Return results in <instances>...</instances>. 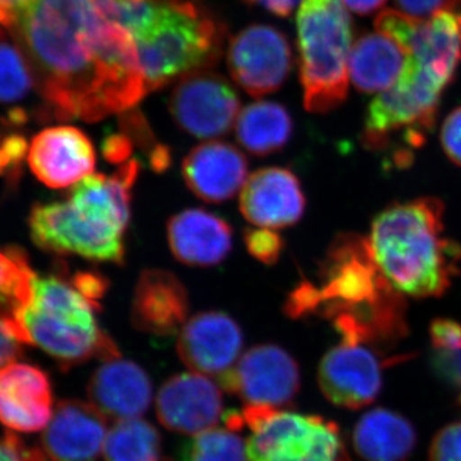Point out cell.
Masks as SVG:
<instances>
[{"label":"cell","instance_id":"obj_20","mask_svg":"<svg viewBox=\"0 0 461 461\" xmlns=\"http://www.w3.org/2000/svg\"><path fill=\"white\" fill-rule=\"evenodd\" d=\"M189 294L177 276L163 269H147L136 284L132 300V324L157 338H172L186 324Z\"/></svg>","mask_w":461,"mask_h":461},{"label":"cell","instance_id":"obj_29","mask_svg":"<svg viewBox=\"0 0 461 461\" xmlns=\"http://www.w3.org/2000/svg\"><path fill=\"white\" fill-rule=\"evenodd\" d=\"M241 430L211 429L199 433L184 448V461H248Z\"/></svg>","mask_w":461,"mask_h":461},{"label":"cell","instance_id":"obj_47","mask_svg":"<svg viewBox=\"0 0 461 461\" xmlns=\"http://www.w3.org/2000/svg\"><path fill=\"white\" fill-rule=\"evenodd\" d=\"M460 30H461V14H460Z\"/></svg>","mask_w":461,"mask_h":461},{"label":"cell","instance_id":"obj_4","mask_svg":"<svg viewBox=\"0 0 461 461\" xmlns=\"http://www.w3.org/2000/svg\"><path fill=\"white\" fill-rule=\"evenodd\" d=\"M91 303L63 275L33 276L29 295L8 318L16 338L32 345L68 369L87 360L121 357L120 348L100 329Z\"/></svg>","mask_w":461,"mask_h":461},{"label":"cell","instance_id":"obj_22","mask_svg":"<svg viewBox=\"0 0 461 461\" xmlns=\"http://www.w3.org/2000/svg\"><path fill=\"white\" fill-rule=\"evenodd\" d=\"M248 159L238 148L222 141L198 145L182 163L187 187L206 203H223L241 191L248 180Z\"/></svg>","mask_w":461,"mask_h":461},{"label":"cell","instance_id":"obj_13","mask_svg":"<svg viewBox=\"0 0 461 461\" xmlns=\"http://www.w3.org/2000/svg\"><path fill=\"white\" fill-rule=\"evenodd\" d=\"M402 357L382 360L366 345L341 344L330 348L318 366V384L333 405L359 411L371 405L384 386V368Z\"/></svg>","mask_w":461,"mask_h":461},{"label":"cell","instance_id":"obj_10","mask_svg":"<svg viewBox=\"0 0 461 461\" xmlns=\"http://www.w3.org/2000/svg\"><path fill=\"white\" fill-rule=\"evenodd\" d=\"M169 111L182 131L215 139L227 135L238 121L240 99L226 78L203 69L180 78Z\"/></svg>","mask_w":461,"mask_h":461},{"label":"cell","instance_id":"obj_40","mask_svg":"<svg viewBox=\"0 0 461 461\" xmlns=\"http://www.w3.org/2000/svg\"><path fill=\"white\" fill-rule=\"evenodd\" d=\"M133 147H135V144L126 133L122 131L113 133V135L107 136L105 140L103 141V156L113 165H123L131 156Z\"/></svg>","mask_w":461,"mask_h":461},{"label":"cell","instance_id":"obj_42","mask_svg":"<svg viewBox=\"0 0 461 461\" xmlns=\"http://www.w3.org/2000/svg\"><path fill=\"white\" fill-rule=\"evenodd\" d=\"M32 0H0V26L14 29Z\"/></svg>","mask_w":461,"mask_h":461},{"label":"cell","instance_id":"obj_39","mask_svg":"<svg viewBox=\"0 0 461 461\" xmlns=\"http://www.w3.org/2000/svg\"><path fill=\"white\" fill-rule=\"evenodd\" d=\"M26 149L25 139L17 133L0 139V175L18 165L25 157Z\"/></svg>","mask_w":461,"mask_h":461},{"label":"cell","instance_id":"obj_2","mask_svg":"<svg viewBox=\"0 0 461 461\" xmlns=\"http://www.w3.org/2000/svg\"><path fill=\"white\" fill-rule=\"evenodd\" d=\"M290 318L321 315L342 341L388 348L409 333L406 303L384 277L368 239L344 233L333 240L321 269V285L304 281L285 304Z\"/></svg>","mask_w":461,"mask_h":461},{"label":"cell","instance_id":"obj_31","mask_svg":"<svg viewBox=\"0 0 461 461\" xmlns=\"http://www.w3.org/2000/svg\"><path fill=\"white\" fill-rule=\"evenodd\" d=\"M244 241L249 254L268 266L277 263L285 247L284 240L277 232L263 227L245 230Z\"/></svg>","mask_w":461,"mask_h":461},{"label":"cell","instance_id":"obj_1","mask_svg":"<svg viewBox=\"0 0 461 461\" xmlns=\"http://www.w3.org/2000/svg\"><path fill=\"white\" fill-rule=\"evenodd\" d=\"M12 30L56 120L98 122L149 93L131 32L94 0H32Z\"/></svg>","mask_w":461,"mask_h":461},{"label":"cell","instance_id":"obj_8","mask_svg":"<svg viewBox=\"0 0 461 461\" xmlns=\"http://www.w3.org/2000/svg\"><path fill=\"white\" fill-rule=\"evenodd\" d=\"M241 412L250 430L248 461H351L335 421L266 405Z\"/></svg>","mask_w":461,"mask_h":461},{"label":"cell","instance_id":"obj_32","mask_svg":"<svg viewBox=\"0 0 461 461\" xmlns=\"http://www.w3.org/2000/svg\"><path fill=\"white\" fill-rule=\"evenodd\" d=\"M429 461H461V421L447 424L433 437Z\"/></svg>","mask_w":461,"mask_h":461},{"label":"cell","instance_id":"obj_38","mask_svg":"<svg viewBox=\"0 0 461 461\" xmlns=\"http://www.w3.org/2000/svg\"><path fill=\"white\" fill-rule=\"evenodd\" d=\"M76 287L94 304L100 306V300L107 293L109 284L102 275L95 272H78L72 276Z\"/></svg>","mask_w":461,"mask_h":461},{"label":"cell","instance_id":"obj_26","mask_svg":"<svg viewBox=\"0 0 461 461\" xmlns=\"http://www.w3.org/2000/svg\"><path fill=\"white\" fill-rule=\"evenodd\" d=\"M294 121L286 108L275 102H257L240 112L236 138L248 153L267 157L286 147Z\"/></svg>","mask_w":461,"mask_h":461},{"label":"cell","instance_id":"obj_43","mask_svg":"<svg viewBox=\"0 0 461 461\" xmlns=\"http://www.w3.org/2000/svg\"><path fill=\"white\" fill-rule=\"evenodd\" d=\"M249 5H259L276 16L287 17L293 14L300 0H245Z\"/></svg>","mask_w":461,"mask_h":461},{"label":"cell","instance_id":"obj_36","mask_svg":"<svg viewBox=\"0 0 461 461\" xmlns=\"http://www.w3.org/2000/svg\"><path fill=\"white\" fill-rule=\"evenodd\" d=\"M441 144L448 159L461 167V107L454 109L446 117L441 130Z\"/></svg>","mask_w":461,"mask_h":461},{"label":"cell","instance_id":"obj_23","mask_svg":"<svg viewBox=\"0 0 461 461\" xmlns=\"http://www.w3.org/2000/svg\"><path fill=\"white\" fill-rule=\"evenodd\" d=\"M167 235L173 256L190 267L218 266L232 249L230 224L204 209H187L173 215L167 224Z\"/></svg>","mask_w":461,"mask_h":461},{"label":"cell","instance_id":"obj_6","mask_svg":"<svg viewBox=\"0 0 461 461\" xmlns=\"http://www.w3.org/2000/svg\"><path fill=\"white\" fill-rule=\"evenodd\" d=\"M455 69L409 53L402 76L378 94L364 120L362 141L373 151H393L395 165L411 163L412 150L427 140L436 122L439 99Z\"/></svg>","mask_w":461,"mask_h":461},{"label":"cell","instance_id":"obj_41","mask_svg":"<svg viewBox=\"0 0 461 461\" xmlns=\"http://www.w3.org/2000/svg\"><path fill=\"white\" fill-rule=\"evenodd\" d=\"M23 345L14 335L7 318L0 315V368L14 363L20 357Z\"/></svg>","mask_w":461,"mask_h":461},{"label":"cell","instance_id":"obj_45","mask_svg":"<svg viewBox=\"0 0 461 461\" xmlns=\"http://www.w3.org/2000/svg\"><path fill=\"white\" fill-rule=\"evenodd\" d=\"M5 35V32H3L2 26H0V38H3Z\"/></svg>","mask_w":461,"mask_h":461},{"label":"cell","instance_id":"obj_33","mask_svg":"<svg viewBox=\"0 0 461 461\" xmlns=\"http://www.w3.org/2000/svg\"><path fill=\"white\" fill-rule=\"evenodd\" d=\"M430 368L447 386L461 391V351L435 350L430 357Z\"/></svg>","mask_w":461,"mask_h":461},{"label":"cell","instance_id":"obj_5","mask_svg":"<svg viewBox=\"0 0 461 461\" xmlns=\"http://www.w3.org/2000/svg\"><path fill=\"white\" fill-rule=\"evenodd\" d=\"M224 35L222 23L194 0H153L147 23L132 33L149 93L214 66Z\"/></svg>","mask_w":461,"mask_h":461},{"label":"cell","instance_id":"obj_18","mask_svg":"<svg viewBox=\"0 0 461 461\" xmlns=\"http://www.w3.org/2000/svg\"><path fill=\"white\" fill-rule=\"evenodd\" d=\"M306 199L302 182L293 171L268 167L254 172L240 194V211L254 226L286 229L304 215Z\"/></svg>","mask_w":461,"mask_h":461},{"label":"cell","instance_id":"obj_11","mask_svg":"<svg viewBox=\"0 0 461 461\" xmlns=\"http://www.w3.org/2000/svg\"><path fill=\"white\" fill-rule=\"evenodd\" d=\"M230 76L254 98L280 89L293 68L286 36L269 25L248 26L230 42Z\"/></svg>","mask_w":461,"mask_h":461},{"label":"cell","instance_id":"obj_25","mask_svg":"<svg viewBox=\"0 0 461 461\" xmlns=\"http://www.w3.org/2000/svg\"><path fill=\"white\" fill-rule=\"evenodd\" d=\"M353 445L366 461H406L417 446V432L408 418L377 408L355 424Z\"/></svg>","mask_w":461,"mask_h":461},{"label":"cell","instance_id":"obj_15","mask_svg":"<svg viewBox=\"0 0 461 461\" xmlns=\"http://www.w3.org/2000/svg\"><path fill=\"white\" fill-rule=\"evenodd\" d=\"M27 163L45 186L66 189L94 172L95 149L77 127H48L33 136L27 151Z\"/></svg>","mask_w":461,"mask_h":461},{"label":"cell","instance_id":"obj_3","mask_svg":"<svg viewBox=\"0 0 461 461\" xmlns=\"http://www.w3.org/2000/svg\"><path fill=\"white\" fill-rule=\"evenodd\" d=\"M445 206L437 198L391 204L375 218L373 257L402 295L439 297L460 275L461 245L445 236Z\"/></svg>","mask_w":461,"mask_h":461},{"label":"cell","instance_id":"obj_12","mask_svg":"<svg viewBox=\"0 0 461 461\" xmlns=\"http://www.w3.org/2000/svg\"><path fill=\"white\" fill-rule=\"evenodd\" d=\"M302 384L299 364L281 346L264 344L242 354L221 387L247 405L280 408L293 402Z\"/></svg>","mask_w":461,"mask_h":461},{"label":"cell","instance_id":"obj_14","mask_svg":"<svg viewBox=\"0 0 461 461\" xmlns=\"http://www.w3.org/2000/svg\"><path fill=\"white\" fill-rule=\"evenodd\" d=\"M244 335L238 321L223 312H202L178 333L177 353L191 371L222 384L241 357Z\"/></svg>","mask_w":461,"mask_h":461},{"label":"cell","instance_id":"obj_24","mask_svg":"<svg viewBox=\"0 0 461 461\" xmlns=\"http://www.w3.org/2000/svg\"><path fill=\"white\" fill-rule=\"evenodd\" d=\"M406 59L408 51L387 33H366L348 56L351 81L362 93H384L397 83Z\"/></svg>","mask_w":461,"mask_h":461},{"label":"cell","instance_id":"obj_34","mask_svg":"<svg viewBox=\"0 0 461 461\" xmlns=\"http://www.w3.org/2000/svg\"><path fill=\"white\" fill-rule=\"evenodd\" d=\"M42 448L29 446L11 432L0 437V461H50Z\"/></svg>","mask_w":461,"mask_h":461},{"label":"cell","instance_id":"obj_17","mask_svg":"<svg viewBox=\"0 0 461 461\" xmlns=\"http://www.w3.org/2000/svg\"><path fill=\"white\" fill-rule=\"evenodd\" d=\"M108 435V418L91 402L60 400L41 436L53 461H99Z\"/></svg>","mask_w":461,"mask_h":461},{"label":"cell","instance_id":"obj_30","mask_svg":"<svg viewBox=\"0 0 461 461\" xmlns=\"http://www.w3.org/2000/svg\"><path fill=\"white\" fill-rule=\"evenodd\" d=\"M33 85L29 63L17 42L0 38V104H12L26 98Z\"/></svg>","mask_w":461,"mask_h":461},{"label":"cell","instance_id":"obj_16","mask_svg":"<svg viewBox=\"0 0 461 461\" xmlns=\"http://www.w3.org/2000/svg\"><path fill=\"white\" fill-rule=\"evenodd\" d=\"M160 424L172 432L199 435L223 418L221 388L206 375L181 373L167 379L156 400Z\"/></svg>","mask_w":461,"mask_h":461},{"label":"cell","instance_id":"obj_27","mask_svg":"<svg viewBox=\"0 0 461 461\" xmlns=\"http://www.w3.org/2000/svg\"><path fill=\"white\" fill-rule=\"evenodd\" d=\"M104 461H173L163 448L162 436L140 418L118 420L103 447Z\"/></svg>","mask_w":461,"mask_h":461},{"label":"cell","instance_id":"obj_37","mask_svg":"<svg viewBox=\"0 0 461 461\" xmlns=\"http://www.w3.org/2000/svg\"><path fill=\"white\" fill-rule=\"evenodd\" d=\"M402 14L423 20L442 9H453L461 14V0H396Z\"/></svg>","mask_w":461,"mask_h":461},{"label":"cell","instance_id":"obj_44","mask_svg":"<svg viewBox=\"0 0 461 461\" xmlns=\"http://www.w3.org/2000/svg\"><path fill=\"white\" fill-rule=\"evenodd\" d=\"M386 2L387 0H344L346 7L359 14H373Z\"/></svg>","mask_w":461,"mask_h":461},{"label":"cell","instance_id":"obj_28","mask_svg":"<svg viewBox=\"0 0 461 461\" xmlns=\"http://www.w3.org/2000/svg\"><path fill=\"white\" fill-rule=\"evenodd\" d=\"M35 272L23 250H0V315L8 318L25 302Z\"/></svg>","mask_w":461,"mask_h":461},{"label":"cell","instance_id":"obj_19","mask_svg":"<svg viewBox=\"0 0 461 461\" xmlns=\"http://www.w3.org/2000/svg\"><path fill=\"white\" fill-rule=\"evenodd\" d=\"M53 388L47 373L25 363L0 368V423L16 432L45 429L53 417Z\"/></svg>","mask_w":461,"mask_h":461},{"label":"cell","instance_id":"obj_21","mask_svg":"<svg viewBox=\"0 0 461 461\" xmlns=\"http://www.w3.org/2000/svg\"><path fill=\"white\" fill-rule=\"evenodd\" d=\"M87 395L108 420H133L150 408L153 384L140 366L117 357L103 362L93 373Z\"/></svg>","mask_w":461,"mask_h":461},{"label":"cell","instance_id":"obj_35","mask_svg":"<svg viewBox=\"0 0 461 461\" xmlns=\"http://www.w3.org/2000/svg\"><path fill=\"white\" fill-rule=\"evenodd\" d=\"M430 342L433 350L461 351V324L447 318H437L430 323Z\"/></svg>","mask_w":461,"mask_h":461},{"label":"cell","instance_id":"obj_46","mask_svg":"<svg viewBox=\"0 0 461 461\" xmlns=\"http://www.w3.org/2000/svg\"><path fill=\"white\" fill-rule=\"evenodd\" d=\"M459 403L461 405V391H460V395H459Z\"/></svg>","mask_w":461,"mask_h":461},{"label":"cell","instance_id":"obj_7","mask_svg":"<svg viewBox=\"0 0 461 461\" xmlns=\"http://www.w3.org/2000/svg\"><path fill=\"white\" fill-rule=\"evenodd\" d=\"M344 0H302L297 16L300 80L311 113H329L348 96L351 21Z\"/></svg>","mask_w":461,"mask_h":461},{"label":"cell","instance_id":"obj_9","mask_svg":"<svg viewBox=\"0 0 461 461\" xmlns=\"http://www.w3.org/2000/svg\"><path fill=\"white\" fill-rule=\"evenodd\" d=\"M33 242L59 256H77L94 262L124 260V232L63 202L33 206L29 220Z\"/></svg>","mask_w":461,"mask_h":461}]
</instances>
